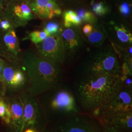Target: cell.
I'll return each instance as SVG.
<instances>
[{"instance_id":"cell-1","label":"cell","mask_w":132,"mask_h":132,"mask_svg":"<svg viewBox=\"0 0 132 132\" xmlns=\"http://www.w3.org/2000/svg\"><path fill=\"white\" fill-rule=\"evenodd\" d=\"M21 63L28 79L26 92L36 97L63 83V67L39 56L33 48L22 52Z\"/></svg>"},{"instance_id":"cell-2","label":"cell","mask_w":132,"mask_h":132,"mask_svg":"<svg viewBox=\"0 0 132 132\" xmlns=\"http://www.w3.org/2000/svg\"><path fill=\"white\" fill-rule=\"evenodd\" d=\"M121 76H79L74 84L73 90L79 107L90 113L99 108L122 88Z\"/></svg>"},{"instance_id":"cell-3","label":"cell","mask_w":132,"mask_h":132,"mask_svg":"<svg viewBox=\"0 0 132 132\" xmlns=\"http://www.w3.org/2000/svg\"><path fill=\"white\" fill-rule=\"evenodd\" d=\"M94 48L81 62L79 68L80 76H122L121 61L112 44H103Z\"/></svg>"},{"instance_id":"cell-4","label":"cell","mask_w":132,"mask_h":132,"mask_svg":"<svg viewBox=\"0 0 132 132\" xmlns=\"http://www.w3.org/2000/svg\"><path fill=\"white\" fill-rule=\"evenodd\" d=\"M48 96V107L56 118H66L80 113L73 91L64 82L45 93Z\"/></svg>"},{"instance_id":"cell-5","label":"cell","mask_w":132,"mask_h":132,"mask_svg":"<svg viewBox=\"0 0 132 132\" xmlns=\"http://www.w3.org/2000/svg\"><path fill=\"white\" fill-rule=\"evenodd\" d=\"M60 33L64 50V65H70L83 54L88 45L79 27L66 28L62 25Z\"/></svg>"},{"instance_id":"cell-6","label":"cell","mask_w":132,"mask_h":132,"mask_svg":"<svg viewBox=\"0 0 132 132\" xmlns=\"http://www.w3.org/2000/svg\"><path fill=\"white\" fill-rule=\"evenodd\" d=\"M132 112V89L123 87L118 93L90 112L94 118Z\"/></svg>"},{"instance_id":"cell-7","label":"cell","mask_w":132,"mask_h":132,"mask_svg":"<svg viewBox=\"0 0 132 132\" xmlns=\"http://www.w3.org/2000/svg\"><path fill=\"white\" fill-rule=\"evenodd\" d=\"M35 46V51L39 56L58 66L63 67L65 54L60 32L48 36Z\"/></svg>"},{"instance_id":"cell-8","label":"cell","mask_w":132,"mask_h":132,"mask_svg":"<svg viewBox=\"0 0 132 132\" xmlns=\"http://www.w3.org/2000/svg\"><path fill=\"white\" fill-rule=\"evenodd\" d=\"M3 71V83L7 90L21 92L26 91L28 86L27 77L20 61H10L4 59Z\"/></svg>"},{"instance_id":"cell-9","label":"cell","mask_w":132,"mask_h":132,"mask_svg":"<svg viewBox=\"0 0 132 132\" xmlns=\"http://www.w3.org/2000/svg\"><path fill=\"white\" fill-rule=\"evenodd\" d=\"M2 13L15 29L24 27L29 21L36 18L25 0H10Z\"/></svg>"},{"instance_id":"cell-10","label":"cell","mask_w":132,"mask_h":132,"mask_svg":"<svg viewBox=\"0 0 132 132\" xmlns=\"http://www.w3.org/2000/svg\"><path fill=\"white\" fill-rule=\"evenodd\" d=\"M126 22L113 20L103 24L107 38L114 45L123 48L132 46V32Z\"/></svg>"},{"instance_id":"cell-11","label":"cell","mask_w":132,"mask_h":132,"mask_svg":"<svg viewBox=\"0 0 132 132\" xmlns=\"http://www.w3.org/2000/svg\"><path fill=\"white\" fill-rule=\"evenodd\" d=\"M36 17L43 21L51 20L62 14L61 0H25Z\"/></svg>"},{"instance_id":"cell-12","label":"cell","mask_w":132,"mask_h":132,"mask_svg":"<svg viewBox=\"0 0 132 132\" xmlns=\"http://www.w3.org/2000/svg\"><path fill=\"white\" fill-rule=\"evenodd\" d=\"M15 28L0 30V54L3 59L20 61L22 55L19 39Z\"/></svg>"},{"instance_id":"cell-13","label":"cell","mask_w":132,"mask_h":132,"mask_svg":"<svg viewBox=\"0 0 132 132\" xmlns=\"http://www.w3.org/2000/svg\"><path fill=\"white\" fill-rule=\"evenodd\" d=\"M61 132H100L101 129L91 118L79 113L64 118L58 125Z\"/></svg>"},{"instance_id":"cell-14","label":"cell","mask_w":132,"mask_h":132,"mask_svg":"<svg viewBox=\"0 0 132 132\" xmlns=\"http://www.w3.org/2000/svg\"><path fill=\"white\" fill-rule=\"evenodd\" d=\"M24 110V129L32 128L38 125L40 119V110L36 97L23 91L19 94Z\"/></svg>"},{"instance_id":"cell-15","label":"cell","mask_w":132,"mask_h":132,"mask_svg":"<svg viewBox=\"0 0 132 132\" xmlns=\"http://www.w3.org/2000/svg\"><path fill=\"white\" fill-rule=\"evenodd\" d=\"M94 118L102 128L132 132V112Z\"/></svg>"},{"instance_id":"cell-16","label":"cell","mask_w":132,"mask_h":132,"mask_svg":"<svg viewBox=\"0 0 132 132\" xmlns=\"http://www.w3.org/2000/svg\"><path fill=\"white\" fill-rule=\"evenodd\" d=\"M12 127L14 132H24V110L19 95L9 101Z\"/></svg>"},{"instance_id":"cell-17","label":"cell","mask_w":132,"mask_h":132,"mask_svg":"<svg viewBox=\"0 0 132 132\" xmlns=\"http://www.w3.org/2000/svg\"><path fill=\"white\" fill-rule=\"evenodd\" d=\"M92 31L86 36H83L88 45L93 47H99L104 44L107 38V33L103 24L99 22L93 24Z\"/></svg>"},{"instance_id":"cell-18","label":"cell","mask_w":132,"mask_h":132,"mask_svg":"<svg viewBox=\"0 0 132 132\" xmlns=\"http://www.w3.org/2000/svg\"><path fill=\"white\" fill-rule=\"evenodd\" d=\"M62 18V25L64 28H70L71 26L80 27L83 24L76 12L73 10H67L63 12Z\"/></svg>"},{"instance_id":"cell-19","label":"cell","mask_w":132,"mask_h":132,"mask_svg":"<svg viewBox=\"0 0 132 132\" xmlns=\"http://www.w3.org/2000/svg\"><path fill=\"white\" fill-rule=\"evenodd\" d=\"M92 11L96 16H103L111 11V6L106 1L93 2L91 4Z\"/></svg>"},{"instance_id":"cell-20","label":"cell","mask_w":132,"mask_h":132,"mask_svg":"<svg viewBox=\"0 0 132 132\" xmlns=\"http://www.w3.org/2000/svg\"><path fill=\"white\" fill-rule=\"evenodd\" d=\"M0 118L7 125L11 123V114L9 101L0 97Z\"/></svg>"},{"instance_id":"cell-21","label":"cell","mask_w":132,"mask_h":132,"mask_svg":"<svg viewBox=\"0 0 132 132\" xmlns=\"http://www.w3.org/2000/svg\"><path fill=\"white\" fill-rule=\"evenodd\" d=\"M48 33L43 29H37L29 32L22 40H30L35 45L43 42L46 38L49 36Z\"/></svg>"},{"instance_id":"cell-22","label":"cell","mask_w":132,"mask_h":132,"mask_svg":"<svg viewBox=\"0 0 132 132\" xmlns=\"http://www.w3.org/2000/svg\"><path fill=\"white\" fill-rule=\"evenodd\" d=\"M76 12L81 20L82 24H93L98 21L97 16L92 11L80 8L77 10Z\"/></svg>"},{"instance_id":"cell-23","label":"cell","mask_w":132,"mask_h":132,"mask_svg":"<svg viewBox=\"0 0 132 132\" xmlns=\"http://www.w3.org/2000/svg\"><path fill=\"white\" fill-rule=\"evenodd\" d=\"M62 23L57 21L49 20L45 21L43 26L42 29L45 31L50 36L56 35L60 32Z\"/></svg>"},{"instance_id":"cell-24","label":"cell","mask_w":132,"mask_h":132,"mask_svg":"<svg viewBox=\"0 0 132 132\" xmlns=\"http://www.w3.org/2000/svg\"><path fill=\"white\" fill-rule=\"evenodd\" d=\"M117 5H118V12L121 15V18L126 21L130 20L132 17L131 2H123Z\"/></svg>"},{"instance_id":"cell-25","label":"cell","mask_w":132,"mask_h":132,"mask_svg":"<svg viewBox=\"0 0 132 132\" xmlns=\"http://www.w3.org/2000/svg\"><path fill=\"white\" fill-rule=\"evenodd\" d=\"M12 28H15L10 22V20L5 18L2 13H0V30L6 31Z\"/></svg>"},{"instance_id":"cell-26","label":"cell","mask_w":132,"mask_h":132,"mask_svg":"<svg viewBox=\"0 0 132 132\" xmlns=\"http://www.w3.org/2000/svg\"><path fill=\"white\" fill-rule=\"evenodd\" d=\"M64 5L68 7H79L84 5L86 0H61Z\"/></svg>"},{"instance_id":"cell-27","label":"cell","mask_w":132,"mask_h":132,"mask_svg":"<svg viewBox=\"0 0 132 132\" xmlns=\"http://www.w3.org/2000/svg\"><path fill=\"white\" fill-rule=\"evenodd\" d=\"M93 28V24L86 23V24H84L82 28V29H81V31L83 35L86 36L88 34H89L92 31Z\"/></svg>"},{"instance_id":"cell-28","label":"cell","mask_w":132,"mask_h":132,"mask_svg":"<svg viewBox=\"0 0 132 132\" xmlns=\"http://www.w3.org/2000/svg\"><path fill=\"white\" fill-rule=\"evenodd\" d=\"M6 92V90L5 84L0 81V97H4Z\"/></svg>"},{"instance_id":"cell-29","label":"cell","mask_w":132,"mask_h":132,"mask_svg":"<svg viewBox=\"0 0 132 132\" xmlns=\"http://www.w3.org/2000/svg\"><path fill=\"white\" fill-rule=\"evenodd\" d=\"M4 59L0 57V81L3 82V71L4 69Z\"/></svg>"},{"instance_id":"cell-30","label":"cell","mask_w":132,"mask_h":132,"mask_svg":"<svg viewBox=\"0 0 132 132\" xmlns=\"http://www.w3.org/2000/svg\"><path fill=\"white\" fill-rule=\"evenodd\" d=\"M100 132H128V131H121L118 130L114 129L111 128H102L101 129V131Z\"/></svg>"},{"instance_id":"cell-31","label":"cell","mask_w":132,"mask_h":132,"mask_svg":"<svg viewBox=\"0 0 132 132\" xmlns=\"http://www.w3.org/2000/svg\"><path fill=\"white\" fill-rule=\"evenodd\" d=\"M7 4L6 0H0V13H3L5 11Z\"/></svg>"},{"instance_id":"cell-32","label":"cell","mask_w":132,"mask_h":132,"mask_svg":"<svg viewBox=\"0 0 132 132\" xmlns=\"http://www.w3.org/2000/svg\"><path fill=\"white\" fill-rule=\"evenodd\" d=\"M113 1V2L116 5H118L119 4L123 2H131V0H112Z\"/></svg>"},{"instance_id":"cell-33","label":"cell","mask_w":132,"mask_h":132,"mask_svg":"<svg viewBox=\"0 0 132 132\" xmlns=\"http://www.w3.org/2000/svg\"><path fill=\"white\" fill-rule=\"evenodd\" d=\"M24 132H38L36 130H35V129H32V128H28Z\"/></svg>"},{"instance_id":"cell-34","label":"cell","mask_w":132,"mask_h":132,"mask_svg":"<svg viewBox=\"0 0 132 132\" xmlns=\"http://www.w3.org/2000/svg\"><path fill=\"white\" fill-rule=\"evenodd\" d=\"M55 132H61V131L57 128L56 129V130H55Z\"/></svg>"},{"instance_id":"cell-35","label":"cell","mask_w":132,"mask_h":132,"mask_svg":"<svg viewBox=\"0 0 132 132\" xmlns=\"http://www.w3.org/2000/svg\"><path fill=\"white\" fill-rule=\"evenodd\" d=\"M6 2L8 3V2H9L10 1V0H6Z\"/></svg>"},{"instance_id":"cell-36","label":"cell","mask_w":132,"mask_h":132,"mask_svg":"<svg viewBox=\"0 0 132 132\" xmlns=\"http://www.w3.org/2000/svg\"><path fill=\"white\" fill-rule=\"evenodd\" d=\"M0 57H1V54H0Z\"/></svg>"},{"instance_id":"cell-37","label":"cell","mask_w":132,"mask_h":132,"mask_svg":"<svg viewBox=\"0 0 132 132\" xmlns=\"http://www.w3.org/2000/svg\"></svg>"}]
</instances>
